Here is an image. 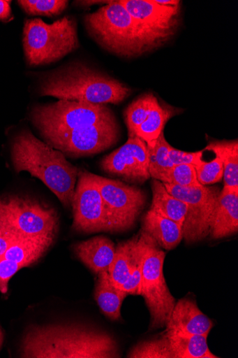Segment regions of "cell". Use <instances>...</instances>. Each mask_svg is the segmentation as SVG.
I'll use <instances>...</instances> for the list:
<instances>
[{"instance_id": "37", "label": "cell", "mask_w": 238, "mask_h": 358, "mask_svg": "<svg viewBox=\"0 0 238 358\" xmlns=\"http://www.w3.org/2000/svg\"><path fill=\"white\" fill-rule=\"evenodd\" d=\"M3 341H4V334H3V332L1 329V328H0V349H1Z\"/></svg>"}, {"instance_id": "28", "label": "cell", "mask_w": 238, "mask_h": 358, "mask_svg": "<svg viewBox=\"0 0 238 358\" xmlns=\"http://www.w3.org/2000/svg\"><path fill=\"white\" fill-rule=\"evenodd\" d=\"M131 358H174L165 334L160 338L142 342L128 355Z\"/></svg>"}, {"instance_id": "21", "label": "cell", "mask_w": 238, "mask_h": 358, "mask_svg": "<svg viewBox=\"0 0 238 358\" xmlns=\"http://www.w3.org/2000/svg\"><path fill=\"white\" fill-rule=\"evenodd\" d=\"M181 111L167 104L161 105L158 101L146 121L135 130L132 136L143 140L148 148H153L163 132L167 122Z\"/></svg>"}, {"instance_id": "24", "label": "cell", "mask_w": 238, "mask_h": 358, "mask_svg": "<svg viewBox=\"0 0 238 358\" xmlns=\"http://www.w3.org/2000/svg\"><path fill=\"white\" fill-rule=\"evenodd\" d=\"M205 150L214 152L223 162L224 186L238 188V141H211Z\"/></svg>"}, {"instance_id": "15", "label": "cell", "mask_w": 238, "mask_h": 358, "mask_svg": "<svg viewBox=\"0 0 238 358\" xmlns=\"http://www.w3.org/2000/svg\"><path fill=\"white\" fill-rule=\"evenodd\" d=\"M165 327L166 332L208 336L214 323L200 311L194 300L184 299L176 303Z\"/></svg>"}, {"instance_id": "13", "label": "cell", "mask_w": 238, "mask_h": 358, "mask_svg": "<svg viewBox=\"0 0 238 358\" xmlns=\"http://www.w3.org/2000/svg\"><path fill=\"white\" fill-rule=\"evenodd\" d=\"M72 207L75 231L86 234L111 232L103 199L93 173L80 171Z\"/></svg>"}, {"instance_id": "4", "label": "cell", "mask_w": 238, "mask_h": 358, "mask_svg": "<svg viewBox=\"0 0 238 358\" xmlns=\"http://www.w3.org/2000/svg\"><path fill=\"white\" fill-rule=\"evenodd\" d=\"M84 22L89 36L111 53L125 58L148 53L140 27L119 1L87 15Z\"/></svg>"}, {"instance_id": "26", "label": "cell", "mask_w": 238, "mask_h": 358, "mask_svg": "<svg viewBox=\"0 0 238 358\" xmlns=\"http://www.w3.org/2000/svg\"><path fill=\"white\" fill-rule=\"evenodd\" d=\"M134 265L132 239L119 243L108 273L110 280L116 287L120 288L131 274Z\"/></svg>"}, {"instance_id": "35", "label": "cell", "mask_w": 238, "mask_h": 358, "mask_svg": "<svg viewBox=\"0 0 238 358\" xmlns=\"http://www.w3.org/2000/svg\"><path fill=\"white\" fill-rule=\"evenodd\" d=\"M8 224L0 220V257L19 239L22 238Z\"/></svg>"}, {"instance_id": "30", "label": "cell", "mask_w": 238, "mask_h": 358, "mask_svg": "<svg viewBox=\"0 0 238 358\" xmlns=\"http://www.w3.org/2000/svg\"><path fill=\"white\" fill-rule=\"evenodd\" d=\"M197 178L202 185H210L219 182L223 179V162L218 157L210 162L202 161L195 166Z\"/></svg>"}, {"instance_id": "8", "label": "cell", "mask_w": 238, "mask_h": 358, "mask_svg": "<svg viewBox=\"0 0 238 358\" xmlns=\"http://www.w3.org/2000/svg\"><path fill=\"white\" fill-rule=\"evenodd\" d=\"M0 220L23 237L55 238L59 226L52 208L18 195L0 199Z\"/></svg>"}, {"instance_id": "23", "label": "cell", "mask_w": 238, "mask_h": 358, "mask_svg": "<svg viewBox=\"0 0 238 358\" xmlns=\"http://www.w3.org/2000/svg\"><path fill=\"white\" fill-rule=\"evenodd\" d=\"M152 192L151 209L183 227L188 211L187 205L170 194L159 180H153Z\"/></svg>"}, {"instance_id": "10", "label": "cell", "mask_w": 238, "mask_h": 358, "mask_svg": "<svg viewBox=\"0 0 238 358\" xmlns=\"http://www.w3.org/2000/svg\"><path fill=\"white\" fill-rule=\"evenodd\" d=\"M167 191L188 207L183 226L184 239L196 243L210 235L211 226L220 189L216 186L200 185L184 187L163 183Z\"/></svg>"}, {"instance_id": "18", "label": "cell", "mask_w": 238, "mask_h": 358, "mask_svg": "<svg viewBox=\"0 0 238 358\" xmlns=\"http://www.w3.org/2000/svg\"><path fill=\"white\" fill-rule=\"evenodd\" d=\"M142 231L167 250L177 247L184 239L183 227L150 209L145 215Z\"/></svg>"}, {"instance_id": "25", "label": "cell", "mask_w": 238, "mask_h": 358, "mask_svg": "<svg viewBox=\"0 0 238 358\" xmlns=\"http://www.w3.org/2000/svg\"><path fill=\"white\" fill-rule=\"evenodd\" d=\"M170 145L163 132L161 133L155 145L148 148L149 152V171L151 178L164 182L166 177L172 170L174 165L170 159L168 155Z\"/></svg>"}, {"instance_id": "16", "label": "cell", "mask_w": 238, "mask_h": 358, "mask_svg": "<svg viewBox=\"0 0 238 358\" xmlns=\"http://www.w3.org/2000/svg\"><path fill=\"white\" fill-rule=\"evenodd\" d=\"M237 231L238 188L224 186L216 203L209 236L221 239Z\"/></svg>"}, {"instance_id": "3", "label": "cell", "mask_w": 238, "mask_h": 358, "mask_svg": "<svg viewBox=\"0 0 238 358\" xmlns=\"http://www.w3.org/2000/svg\"><path fill=\"white\" fill-rule=\"evenodd\" d=\"M131 92L124 83L82 63L68 65L47 75L40 85L42 96L96 105L119 104Z\"/></svg>"}, {"instance_id": "34", "label": "cell", "mask_w": 238, "mask_h": 358, "mask_svg": "<svg viewBox=\"0 0 238 358\" xmlns=\"http://www.w3.org/2000/svg\"><path fill=\"white\" fill-rule=\"evenodd\" d=\"M23 267L13 260L0 257V292L6 294L10 279Z\"/></svg>"}, {"instance_id": "6", "label": "cell", "mask_w": 238, "mask_h": 358, "mask_svg": "<svg viewBox=\"0 0 238 358\" xmlns=\"http://www.w3.org/2000/svg\"><path fill=\"white\" fill-rule=\"evenodd\" d=\"M23 45L30 66L57 62L80 46L76 21L67 16L52 24L40 19L27 20Z\"/></svg>"}, {"instance_id": "12", "label": "cell", "mask_w": 238, "mask_h": 358, "mask_svg": "<svg viewBox=\"0 0 238 358\" xmlns=\"http://www.w3.org/2000/svg\"><path fill=\"white\" fill-rule=\"evenodd\" d=\"M119 135V127L114 116L45 140L49 145L66 155L80 157L108 150L117 143Z\"/></svg>"}, {"instance_id": "27", "label": "cell", "mask_w": 238, "mask_h": 358, "mask_svg": "<svg viewBox=\"0 0 238 358\" xmlns=\"http://www.w3.org/2000/svg\"><path fill=\"white\" fill-rule=\"evenodd\" d=\"M158 99L151 93L145 94L135 100L125 111V120L128 127V136L133 134L146 121Z\"/></svg>"}, {"instance_id": "29", "label": "cell", "mask_w": 238, "mask_h": 358, "mask_svg": "<svg viewBox=\"0 0 238 358\" xmlns=\"http://www.w3.org/2000/svg\"><path fill=\"white\" fill-rule=\"evenodd\" d=\"M17 3L30 15L52 17L64 11L69 2L63 0H20Z\"/></svg>"}, {"instance_id": "19", "label": "cell", "mask_w": 238, "mask_h": 358, "mask_svg": "<svg viewBox=\"0 0 238 358\" xmlns=\"http://www.w3.org/2000/svg\"><path fill=\"white\" fill-rule=\"evenodd\" d=\"M54 239L48 236L22 237L13 244L3 257L13 260L23 268L29 267L46 253Z\"/></svg>"}, {"instance_id": "17", "label": "cell", "mask_w": 238, "mask_h": 358, "mask_svg": "<svg viewBox=\"0 0 238 358\" xmlns=\"http://www.w3.org/2000/svg\"><path fill=\"white\" fill-rule=\"evenodd\" d=\"M81 262L96 275L109 273L116 247L108 238L98 236L77 244L74 248Z\"/></svg>"}, {"instance_id": "20", "label": "cell", "mask_w": 238, "mask_h": 358, "mask_svg": "<svg viewBox=\"0 0 238 358\" xmlns=\"http://www.w3.org/2000/svg\"><path fill=\"white\" fill-rule=\"evenodd\" d=\"M98 276L95 300L102 313L112 320H118L121 318L122 303L128 294L112 283L108 273H101Z\"/></svg>"}, {"instance_id": "7", "label": "cell", "mask_w": 238, "mask_h": 358, "mask_svg": "<svg viewBox=\"0 0 238 358\" xmlns=\"http://www.w3.org/2000/svg\"><path fill=\"white\" fill-rule=\"evenodd\" d=\"M113 117L114 115L106 105L66 100L36 106L31 113V121L44 139L63 135Z\"/></svg>"}, {"instance_id": "33", "label": "cell", "mask_w": 238, "mask_h": 358, "mask_svg": "<svg viewBox=\"0 0 238 358\" xmlns=\"http://www.w3.org/2000/svg\"><path fill=\"white\" fill-rule=\"evenodd\" d=\"M168 155L174 166L193 165L196 166L202 161L203 150L188 152L177 150L171 145L169 148Z\"/></svg>"}, {"instance_id": "1", "label": "cell", "mask_w": 238, "mask_h": 358, "mask_svg": "<svg viewBox=\"0 0 238 358\" xmlns=\"http://www.w3.org/2000/svg\"><path fill=\"white\" fill-rule=\"evenodd\" d=\"M22 357H120L116 341L106 333L79 324H52L28 329L21 345Z\"/></svg>"}, {"instance_id": "32", "label": "cell", "mask_w": 238, "mask_h": 358, "mask_svg": "<svg viewBox=\"0 0 238 358\" xmlns=\"http://www.w3.org/2000/svg\"><path fill=\"white\" fill-rule=\"evenodd\" d=\"M133 256L135 258V265L131 274L125 282L120 287V289L126 292L128 295L140 296L142 294V266L137 259L135 258L134 253Z\"/></svg>"}, {"instance_id": "5", "label": "cell", "mask_w": 238, "mask_h": 358, "mask_svg": "<svg viewBox=\"0 0 238 358\" xmlns=\"http://www.w3.org/2000/svg\"><path fill=\"white\" fill-rule=\"evenodd\" d=\"M132 242L134 255L142 266L141 296L145 299L150 311V329L163 328L171 317L177 303L163 276L165 254L157 243L143 231L140 235L133 238Z\"/></svg>"}, {"instance_id": "31", "label": "cell", "mask_w": 238, "mask_h": 358, "mask_svg": "<svg viewBox=\"0 0 238 358\" xmlns=\"http://www.w3.org/2000/svg\"><path fill=\"white\" fill-rule=\"evenodd\" d=\"M163 183L172 184L184 187L202 185L198 180L195 169L193 165L174 166Z\"/></svg>"}, {"instance_id": "22", "label": "cell", "mask_w": 238, "mask_h": 358, "mask_svg": "<svg viewBox=\"0 0 238 358\" xmlns=\"http://www.w3.org/2000/svg\"><path fill=\"white\" fill-rule=\"evenodd\" d=\"M174 358H217L209 350L205 336L166 332Z\"/></svg>"}, {"instance_id": "36", "label": "cell", "mask_w": 238, "mask_h": 358, "mask_svg": "<svg viewBox=\"0 0 238 358\" xmlns=\"http://www.w3.org/2000/svg\"><path fill=\"white\" fill-rule=\"evenodd\" d=\"M11 1L0 0V20H8L11 17Z\"/></svg>"}, {"instance_id": "2", "label": "cell", "mask_w": 238, "mask_h": 358, "mask_svg": "<svg viewBox=\"0 0 238 358\" xmlns=\"http://www.w3.org/2000/svg\"><path fill=\"white\" fill-rule=\"evenodd\" d=\"M11 155L16 172L26 171L40 179L64 207H72L80 170L61 151L41 141L29 130H23L13 142Z\"/></svg>"}, {"instance_id": "14", "label": "cell", "mask_w": 238, "mask_h": 358, "mask_svg": "<svg viewBox=\"0 0 238 358\" xmlns=\"http://www.w3.org/2000/svg\"><path fill=\"white\" fill-rule=\"evenodd\" d=\"M147 143L135 136H128L121 148L106 156L101 162L102 170L124 180L144 183L151 178Z\"/></svg>"}, {"instance_id": "11", "label": "cell", "mask_w": 238, "mask_h": 358, "mask_svg": "<svg viewBox=\"0 0 238 358\" xmlns=\"http://www.w3.org/2000/svg\"><path fill=\"white\" fill-rule=\"evenodd\" d=\"M103 199L111 232L126 231L133 227L143 210L147 197L137 187L93 174Z\"/></svg>"}, {"instance_id": "9", "label": "cell", "mask_w": 238, "mask_h": 358, "mask_svg": "<svg viewBox=\"0 0 238 358\" xmlns=\"http://www.w3.org/2000/svg\"><path fill=\"white\" fill-rule=\"evenodd\" d=\"M120 3L140 27L148 52L160 48L176 35L181 4L161 6L155 0H121Z\"/></svg>"}]
</instances>
